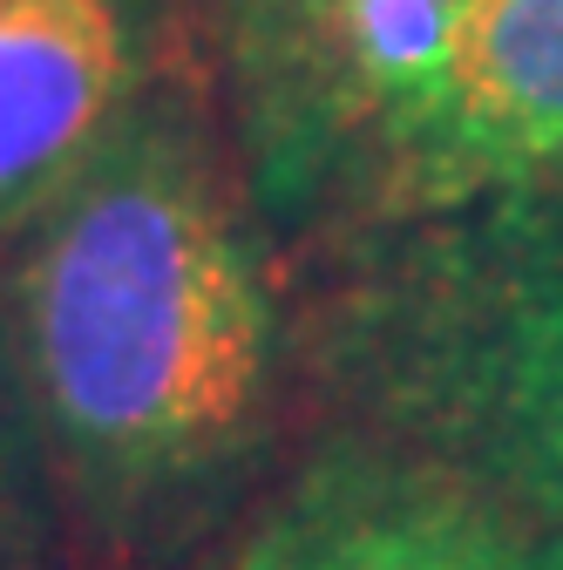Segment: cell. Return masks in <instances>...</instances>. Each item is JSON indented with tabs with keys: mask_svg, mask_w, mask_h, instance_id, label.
<instances>
[{
	"mask_svg": "<svg viewBox=\"0 0 563 570\" xmlns=\"http://www.w3.org/2000/svg\"><path fill=\"white\" fill-rule=\"evenodd\" d=\"M0 326L48 475L116 543L184 537L271 428V278L177 116H129L14 238Z\"/></svg>",
	"mask_w": 563,
	"mask_h": 570,
	"instance_id": "obj_1",
	"label": "cell"
},
{
	"mask_svg": "<svg viewBox=\"0 0 563 570\" xmlns=\"http://www.w3.org/2000/svg\"><path fill=\"white\" fill-rule=\"evenodd\" d=\"M374 150L414 204L563 190V0H468Z\"/></svg>",
	"mask_w": 563,
	"mask_h": 570,
	"instance_id": "obj_2",
	"label": "cell"
},
{
	"mask_svg": "<svg viewBox=\"0 0 563 570\" xmlns=\"http://www.w3.org/2000/svg\"><path fill=\"white\" fill-rule=\"evenodd\" d=\"M448 313L442 394L516 503L563 530V210L543 204L503 225L475 252V278Z\"/></svg>",
	"mask_w": 563,
	"mask_h": 570,
	"instance_id": "obj_3",
	"label": "cell"
},
{
	"mask_svg": "<svg viewBox=\"0 0 563 570\" xmlns=\"http://www.w3.org/2000/svg\"><path fill=\"white\" fill-rule=\"evenodd\" d=\"M225 570H563V530L442 469L346 455L293 489Z\"/></svg>",
	"mask_w": 563,
	"mask_h": 570,
	"instance_id": "obj_4",
	"label": "cell"
},
{
	"mask_svg": "<svg viewBox=\"0 0 563 570\" xmlns=\"http://www.w3.org/2000/svg\"><path fill=\"white\" fill-rule=\"evenodd\" d=\"M129 96V0H0V245L102 157Z\"/></svg>",
	"mask_w": 563,
	"mask_h": 570,
	"instance_id": "obj_5",
	"label": "cell"
},
{
	"mask_svg": "<svg viewBox=\"0 0 563 570\" xmlns=\"http://www.w3.org/2000/svg\"><path fill=\"white\" fill-rule=\"evenodd\" d=\"M41 475H48V455L8 353V326H0V570H55Z\"/></svg>",
	"mask_w": 563,
	"mask_h": 570,
	"instance_id": "obj_6",
	"label": "cell"
}]
</instances>
